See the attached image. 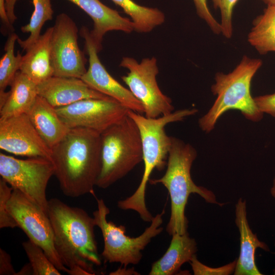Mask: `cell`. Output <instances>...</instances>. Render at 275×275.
Here are the masks:
<instances>
[{
	"label": "cell",
	"mask_w": 275,
	"mask_h": 275,
	"mask_svg": "<svg viewBox=\"0 0 275 275\" xmlns=\"http://www.w3.org/2000/svg\"><path fill=\"white\" fill-rule=\"evenodd\" d=\"M47 214L54 245L70 275L95 274L93 265L101 264L94 234V218L83 209L57 198L48 200Z\"/></svg>",
	"instance_id": "1"
},
{
	"label": "cell",
	"mask_w": 275,
	"mask_h": 275,
	"mask_svg": "<svg viewBox=\"0 0 275 275\" xmlns=\"http://www.w3.org/2000/svg\"><path fill=\"white\" fill-rule=\"evenodd\" d=\"M54 174L67 197L94 195L101 167V135L94 130L70 128L51 149Z\"/></svg>",
	"instance_id": "2"
},
{
	"label": "cell",
	"mask_w": 275,
	"mask_h": 275,
	"mask_svg": "<svg viewBox=\"0 0 275 275\" xmlns=\"http://www.w3.org/2000/svg\"><path fill=\"white\" fill-rule=\"evenodd\" d=\"M197 112L196 108L183 109L157 118H150L131 110L128 111V115L135 122L140 131L144 170L141 181L135 192L127 198L118 201L119 208L134 210L144 221H152L153 216L146 204V189L152 171L155 169L162 170L167 164L171 136L167 134L165 127L169 123L182 121Z\"/></svg>",
	"instance_id": "3"
},
{
	"label": "cell",
	"mask_w": 275,
	"mask_h": 275,
	"mask_svg": "<svg viewBox=\"0 0 275 275\" xmlns=\"http://www.w3.org/2000/svg\"><path fill=\"white\" fill-rule=\"evenodd\" d=\"M197 156V152L193 146L171 136L166 173L159 179L149 181L151 184H162L168 190L171 210L166 230L170 235L187 232L188 220L184 212L190 194H197L209 203L224 205L216 201L212 191L197 185L193 181L190 170Z\"/></svg>",
	"instance_id": "4"
},
{
	"label": "cell",
	"mask_w": 275,
	"mask_h": 275,
	"mask_svg": "<svg viewBox=\"0 0 275 275\" xmlns=\"http://www.w3.org/2000/svg\"><path fill=\"white\" fill-rule=\"evenodd\" d=\"M263 64L260 59L243 56L235 68L226 74L217 72L211 87L216 96L211 107L198 121L199 127L209 133L214 128L218 119L229 110L240 111L248 120L259 122L263 118L251 94V82Z\"/></svg>",
	"instance_id": "5"
},
{
	"label": "cell",
	"mask_w": 275,
	"mask_h": 275,
	"mask_svg": "<svg viewBox=\"0 0 275 275\" xmlns=\"http://www.w3.org/2000/svg\"><path fill=\"white\" fill-rule=\"evenodd\" d=\"M100 172L96 186L106 188L143 161L139 128L128 115L101 134Z\"/></svg>",
	"instance_id": "6"
},
{
	"label": "cell",
	"mask_w": 275,
	"mask_h": 275,
	"mask_svg": "<svg viewBox=\"0 0 275 275\" xmlns=\"http://www.w3.org/2000/svg\"><path fill=\"white\" fill-rule=\"evenodd\" d=\"M97 209L93 212L96 226L100 229L104 241L101 256L105 262L120 263L126 267L128 265L138 264L142 258V251L151 239L163 230L161 213L153 217L150 225L136 237H130L125 234L123 225L117 226L113 222H108L106 217L109 209L102 199H97Z\"/></svg>",
	"instance_id": "7"
},
{
	"label": "cell",
	"mask_w": 275,
	"mask_h": 275,
	"mask_svg": "<svg viewBox=\"0 0 275 275\" xmlns=\"http://www.w3.org/2000/svg\"><path fill=\"white\" fill-rule=\"evenodd\" d=\"M54 174V165L48 159L29 157L21 159L0 153L1 178L47 214L48 200L46 188L49 179Z\"/></svg>",
	"instance_id": "8"
},
{
	"label": "cell",
	"mask_w": 275,
	"mask_h": 275,
	"mask_svg": "<svg viewBox=\"0 0 275 275\" xmlns=\"http://www.w3.org/2000/svg\"><path fill=\"white\" fill-rule=\"evenodd\" d=\"M120 66L128 70L121 78L143 105L146 117L155 118L173 112L171 99L162 93L158 85L159 70L155 57L143 59L140 63L133 58L123 57Z\"/></svg>",
	"instance_id": "9"
},
{
	"label": "cell",
	"mask_w": 275,
	"mask_h": 275,
	"mask_svg": "<svg viewBox=\"0 0 275 275\" xmlns=\"http://www.w3.org/2000/svg\"><path fill=\"white\" fill-rule=\"evenodd\" d=\"M10 213L29 240L41 247L55 266L68 274L56 250L53 233L47 213L23 194L13 189L8 203Z\"/></svg>",
	"instance_id": "10"
},
{
	"label": "cell",
	"mask_w": 275,
	"mask_h": 275,
	"mask_svg": "<svg viewBox=\"0 0 275 275\" xmlns=\"http://www.w3.org/2000/svg\"><path fill=\"white\" fill-rule=\"evenodd\" d=\"M78 31L75 22L67 14L57 15L50 39L53 76L81 78L86 72L87 60L78 45Z\"/></svg>",
	"instance_id": "11"
},
{
	"label": "cell",
	"mask_w": 275,
	"mask_h": 275,
	"mask_svg": "<svg viewBox=\"0 0 275 275\" xmlns=\"http://www.w3.org/2000/svg\"><path fill=\"white\" fill-rule=\"evenodd\" d=\"M69 128L83 127L100 134L128 115L129 110L114 98H89L56 108Z\"/></svg>",
	"instance_id": "12"
},
{
	"label": "cell",
	"mask_w": 275,
	"mask_h": 275,
	"mask_svg": "<svg viewBox=\"0 0 275 275\" xmlns=\"http://www.w3.org/2000/svg\"><path fill=\"white\" fill-rule=\"evenodd\" d=\"M80 35L85 39L89 56V67L81 79L92 89L116 100L128 109L140 114L145 113L143 105L129 89L120 84L107 71L100 62L99 52L89 29L83 26Z\"/></svg>",
	"instance_id": "13"
},
{
	"label": "cell",
	"mask_w": 275,
	"mask_h": 275,
	"mask_svg": "<svg viewBox=\"0 0 275 275\" xmlns=\"http://www.w3.org/2000/svg\"><path fill=\"white\" fill-rule=\"evenodd\" d=\"M0 148L16 155L51 161V149L26 114L0 119Z\"/></svg>",
	"instance_id": "14"
},
{
	"label": "cell",
	"mask_w": 275,
	"mask_h": 275,
	"mask_svg": "<svg viewBox=\"0 0 275 275\" xmlns=\"http://www.w3.org/2000/svg\"><path fill=\"white\" fill-rule=\"evenodd\" d=\"M37 87L38 96L56 108L85 99L112 98L92 89L81 78L76 77L52 76L38 84Z\"/></svg>",
	"instance_id": "15"
},
{
	"label": "cell",
	"mask_w": 275,
	"mask_h": 275,
	"mask_svg": "<svg viewBox=\"0 0 275 275\" xmlns=\"http://www.w3.org/2000/svg\"><path fill=\"white\" fill-rule=\"evenodd\" d=\"M81 8L93 20L94 28L90 31L98 52L102 49L104 35L111 31L130 33L134 31L132 20L102 4L99 0H68Z\"/></svg>",
	"instance_id": "16"
},
{
	"label": "cell",
	"mask_w": 275,
	"mask_h": 275,
	"mask_svg": "<svg viewBox=\"0 0 275 275\" xmlns=\"http://www.w3.org/2000/svg\"><path fill=\"white\" fill-rule=\"evenodd\" d=\"M235 223L240 234V253L234 272L235 275H262L255 263L257 248L269 251L251 230L246 217V201L240 198L235 205Z\"/></svg>",
	"instance_id": "17"
},
{
	"label": "cell",
	"mask_w": 275,
	"mask_h": 275,
	"mask_svg": "<svg viewBox=\"0 0 275 275\" xmlns=\"http://www.w3.org/2000/svg\"><path fill=\"white\" fill-rule=\"evenodd\" d=\"M27 115L39 135L51 149L70 130L59 117L56 108L39 96Z\"/></svg>",
	"instance_id": "18"
},
{
	"label": "cell",
	"mask_w": 275,
	"mask_h": 275,
	"mask_svg": "<svg viewBox=\"0 0 275 275\" xmlns=\"http://www.w3.org/2000/svg\"><path fill=\"white\" fill-rule=\"evenodd\" d=\"M52 32V26L48 28L22 56L19 71L37 85L53 76L50 58Z\"/></svg>",
	"instance_id": "19"
},
{
	"label": "cell",
	"mask_w": 275,
	"mask_h": 275,
	"mask_svg": "<svg viewBox=\"0 0 275 275\" xmlns=\"http://www.w3.org/2000/svg\"><path fill=\"white\" fill-rule=\"evenodd\" d=\"M170 244L164 254L154 262L150 275H172L185 262H189L197 251V243L187 232L172 235Z\"/></svg>",
	"instance_id": "20"
},
{
	"label": "cell",
	"mask_w": 275,
	"mask_h": 275,
	"mask_svg": "<svg viewBox=\"0 0 275 275\" xmlns=\"http://www.w3.org/2000/svg\"><path fill=\"white\" fill-rule=\"evenodd\" d=\"M37 85L18 71L10 85L5 102L0 106V119L27 114L38 96Z\"/></svg>",
	"instance_id": "21"
},
{
	"label": "cell",
	"mask_w": 275,
	"mask_h": 275,
	"mask_svg": "<svg viewBox=\"0 0 275 275\" xmlns=\"http://www.w3.org/2000/svg\"><path fill=\"white\" fill-rule=\"evenodd\" d=\"M248 41L261 54L275 52V6H267L253 20Z\"/></svg>",
	"instance_id": "22"
},
{
	"label": "cell",
	"mask_w": 275,
	"mask_h": 275,
	"mask_svg": "<svg viewBox=\"0 0 275 275\" xmlns=\"http://www.w3.org/2000/svg\"><path fill=\"white\" fill-rule=\"evenodd\" d=\"M112 1L130 16L137 32H150L165 21L164 14L157 8L141 6L132 0Z\"/></svg>",
	"instance_id": "23"
},
{
	"label": "cell",
	"mask_w": 275,
	"mask_h": 275,
	"mask_svg": "<svg viewBox=\"0 0 275 275\" xmlns=\"http://www.w3.org/2000/svg\"><path fill=\"white\" fill-rule=\"evenodd\" d=\"M32 1L34 10L30 22L21 28L22 32L30 33V36L25 40H22L18 38L17 40L23 50H25L39 38L42 28L46 21L52 19L53 13L50 0Z\"/></svg>",
	"instance_id": "24"
},
{
	"label": "cell",
	"mask_w": 275,
	"mask_h": 275,
	"mask_svg": "<svg viewBox=\"0 0 275 275\" xmlns=\"http://www.w3.org/2000/svg\"><path fill=\"white\" fill-rule=\"evenodd\" d=\"M18 38L14 32L9 34L5 45V53L0 60V93L5 92L10 86L20 69L22 55L19 51L16 55L14 54L15 44Z\"/></svg>",
	"instance_id": "25"
},
{
	"label": "cell",
	"mask_w": 275,
	"mask_h": 275,
	"mask_svg": "<svg viewBox=\"0 0 275 275\" xmlns=\"http://www.w3.org/2000/svg\"><path fill=\"white\" fill-rule=\"evenodd\" d=\"M22 246L33 269V275L61 274L39 245L29 240L22 243Z\"/></svg>",
	"instance_id": "26"
},
{
	"label": "cell",
	"mask_w": 275,
	"mask_h": 275,
	"mask_svg": "<svg viewBox=\"0 0 275 275\" xmlns=\"http://www.w3.org/2000/svg\"><path fill=\"white\" fill-rule=\"evenodd\" d=\"M213 7L219 9L221 20L222 34L227 39H230L233 34V13L234 8L239 0H211Z\"/></svg>",
	"instance_id": "27"
},
{
	"label": "cell",
	"mask_w": 275,
	"mask_h": 275,
	"mask_svg": "<svg viewBox=\"0 0 275 275\" xmlns=\"http://www.w3.org/2000/svg\"><path fill=\"white\" fill-rule=\"evenodd\" d=\"M13 188L2 178L0 179V228L18 227L15 220L10 213L8 203Z\"/></svg>",
	"instance_id": "28"
},
{
	"label": "cell",
	"mask_w": 275,
	"mask_h": 275,
	"mask_svg": "<svg viewBox=\"0 0 275 275\" xmlns=\"http://www.w3.org/2000/svg\"><path fill=\"white\" fill-rule=\"evenodd\" d=\"M195 275H229L234 273L237 259L224 266L213 268L203 264L194 255L189 262Z\"/></svg>",
	"instance_id": "29"
},
{
	"label": "cell",
	"mask_w": 275,
	"mask_h": 275,
	"mask_svg": "<svg viewBox=\"0 0 275 275\" xmlns=\"http://www.w3.org/2000/svg\"><path fill=\"white\" fill-rule=\"evenodd\" d=\"M198 16L208 25L216 35L222 34L220 23L217 21L209 9L207 0H193Z\"/></svg>",
	"instance_id": "30"
},
{
	"label": "cell",
	"mask_w": 275,
	"mask_h": 275,
	"mask_svg": "<svg viewBox=\"0 0 275 275\" xmlns=\"http://www.w3.org/2000/svg\"><path fill=\"white\" fill-rule=\"evenodd\" d=\"M258 109L262 113H266L275 118V92L270 94L254 97Z\"/></svg>",
	"instance_id": "31"
},
{
	"label": "cell",
	"mask_w": 275,
	"mask_h": 275,
	"mask_svg": "<svg viewBox=\"0 0 275 275\" xmlns=\"http://www.w3.org/2000/svg\"><path fill=\"white\" fill-rule=\"evenodd\" d=\"M16 272L11 263L10 255L0 249V275H16Z\"/></svg>",
	"instance_id": "32"
},
{
	"label": "cell",
	"mask_w": 275,
	"mask_h": 275,
	"mask_svg": "<svg viewBox=\"0 0 275 275\" xmlns=\"http://www.w3.org/2000/svg\"><path fill=\"white\" fill-rule=\"evenodd\" d=\"M0 16L4 25L8 29L9 33H13L12 24L9 21L5 7V0H0Z\"/></svg>",
	"instance_id": "33"
},
{
	"label": "cell",
	"mask_w": 275,
	"mask_h": 275,
	"mask_svg": "<svg viewBox=\"0 0 275 275\" xmlns=\"http://www.w3.org/2000/svg\"><path fill=\"white\" fill-rule=\"evenodd\" d=\"M33 269L29 263L24 265L19 272H16V275H28L33 274Z\"/></svg>",
	"instance_id": "34"
},
{
	"label": "cell",
	"mask_w": 275,
	"mask_h": 275,
	"mask_svg": "<svg viewBox=\"0 0 275 275\" xmlns=\"http://www.w3.org/2000/svg\"><path fill=\"white\" fill-rule=\"evenodd\" d=\"M123 273H124L123 274H126L125 273H127L128 274H138L137 273L138 272L135 271L133 269H127L125 268L124 267L123 269H118L115 271L109 273V274H112V275L123 274Z\"/></svg>",
	"instance_id": "35"
},
{
	"label": "cell",
	"mask_w": 275,
	"mask_h": 275,
	"mask_svg": "<svg viewBox=\"0 0 275 275\" xmlns=\"http://www.w3.org/2000/svg\"><path fill=\"white\" fill-rule=\"evenodd\" d=\"M267 6H275V0H260Z\"/></svg>",
	"instance_id": "36"
},
{
	"label": "cell",
	"mask_w": 275,
	"mask_h": 275,
	"mask_svg": "<svg viewBox=\"0 0 275 275\" xmlns=\"http://www.w3.org/2000/svg\"><path fill=\"white\" fill-rule=\"evenodd\" d=\"M270 193L272 197L275 198V176L273 180V184H272V186L270 190ZM274 244H275V243H274Z\"/></svg>",
	"instance_id": "37"
}]
</instances>
